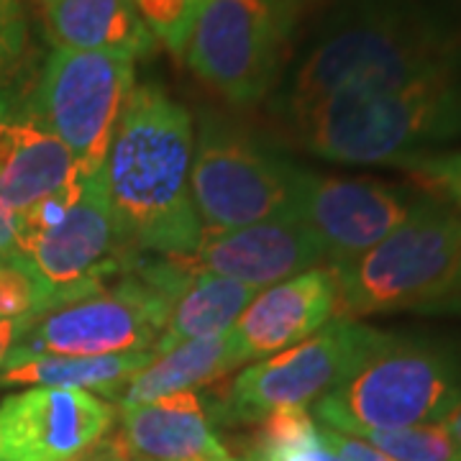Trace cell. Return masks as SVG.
Listing matches in <instances>:
<instances>
[{"label":"cell","mask_w":461,"mask_h":461,"mask_svg":"<svg viewBox=\"0 0 461 461\" xmlns=\"http://www.w3.org/2000/svg\"><path fill=\"white\" fill-rule=\"evenodd\" d=\"M193 121L157 85H136L118 118L103 190L123 247L157 257H190L203 239L193 203Z\"/></svg>","instance_id":"1"},{"label":"cell","mask_w":461,"mask_h":461,"mask_svg":"<svg viewBox=\"0 0 461 461\" xmlns=\"http://www.w3.org/2000/svg\"><path fill=\"white\" fill-rule=\"evenodd\" d=\"M459 67V32L423 0H341L297 59L277 105L285 115Z\"/></svg>","instance_id":"2"},{"label":"cell","mask_w":461,"mask_h":461,"mask_svg":"<svg viewBox=\"0 0 461 461\" xmlns=\"http://www.w3.org/2000/svg\"><path fill=\"white\" fill-rule=\"evenodd\" d=\"M308 151L341 165H395L461 136V67L285 113Z\"/></svg>","instance_id":"3"},{"label":"cell","mask_w":461,"mask_h":461,"mask_svg":"<svg viewBox=\"0 0 461 461\" xmlns=\"http://www.w3.org/2000/svg\"><path fill=\"white\" fill-rule=\"evenodd\" d=\"M461 402V362L441 346L387 333L359 369L313 402L333 430L364 436L441 423Z\"/></svg>","instance_id":"4"},{"label":"cell","mask_w":461,"mask_h":461,"mask_svg":"<svg viewBox=\"0 0 461 461\" xmlns=\"http://www.w3.org/2000/svg\"><path fill=\"white\" fill-rule=\"evenodd\" d=\"M330 269L344 318L423 311L461 282V215L441 203L415 205L377 247Z\"/></svg>","instance_id":"5"},{"label":"cell","mask_w":461,"mask_h":461,"mask_svg":"<svg viewBox=\"0 0 461 461\" xmlns=\"http://www.w3.org/2000/svg\"><path fill=\"white\" fill-rule=\"evenodd\" d=\"M172 300L126 275L90 295L67 300L18 321L5 366L36 357H115L151 351L162 336ZM3 366V369H5Z\"/></svg>","instance_id":"6"},{"label":"cell","mask_w":461,"mask_h":461,"mask_svg":"<svg viewBox=\"0 0 461 461\" xmlns=\"http://www.w3.org/2000/svg\"><path fill=\"white\" fill-rule=\"evenodd\" d=\"M136 87V57L54 50L26 100L29 113L75 157L80 175L100 172L118 118Z\"/></svg>","instance_id":"7"},{"label":"cell","mask_w":461,"mask_h":461,"mask_svg":"<svg viewBox=\"0 0 461 461\" xmlns=\"http://www.w3.org/2000/svg\"><path fill=\"white\" fill-rule=\"evenodd\" d=\"M384 339L382 330L336 315L305 341L239 372L218 415L226 423H259L282 408H308L351 377Z\"/></svg>","instance_id":"8"},{"label":"cell","mask_w":461,"mask_h":461,"mask_svg":"<svg viewBox=\"0 0 461 461\" xmlns=\"http://www.w3.org/2000/svg\"><path fill=\"white\" fill-rule=\"evenodd\" d=\"M293 14L272 0H208L182 57L230 103H259L277 83Z\"/></svg>","instance_id":"9"},{"label":"cell","mask_w":461,"mask_h":461,"mask_svg":"<svg viewBox=\"0 0 461 461\" xmlns=\"http://www.w3.org/2000/svg\"><path fill=\"white\" fill-rule=\"evenodd\" d=\"M303 175L239 136L205 129L190 169V190L203 230L297 218Z\"/></svg>","instance_id":"10"},{"label":"cell","mask_w":461,"mask_h":461,"mask_svg":"<svg viewBox=\"0 0 461 461\" xmlns=\"http://www.w3.org/2000/svg\"><path fill=\"white\" fill-rule=\"evenodd\" d=\"M123 239L103 190L100 172L83 177L67 213L50 229L18 241V257L54 295V305L90 295L123 272Z\"/></svg>","instance_id":"11"},{"label":"cell","mask_w":461,"mask_h":461,"mask_svg":"<svg viewBox=\"0 0 461 461\" xmlns=\"http://www.w3.org/2000/svg\"><path fill=\"white\" fill-rule=\"evenodd\" d=\"M113 405L83 390L32 387L0 402V461H75L113 426Z\"/></svg>","instance_id":"12"},{"label":"cell","mask_w":461,"mask_h":461,"mask_svg":"<svg viewBox=\"0 0 461 461\" xmlns=\"http://www.w3.org/2000/svg\"><path fill=\"white\" fill-rule=\"evenodd\" d=\"M411 211L405 195L382 182L303 175L297 218L313 230L329 267H341L377 247Z\"/></svg>","instance_id":"13"},{"label":"cell","mask_w":461,"mask_h":461,"mask_svg":"<svg viewBox=\"0 0 461 461\" xmlns=\"http://www.w3.org/2000/svg\"><path fill=\"white\" fill-rule=\"evenodd\" d=\"M193 275H215L254 290L318 269L326 254L303 221H269L247 229L203 230L195 254L182 257Z\"/></svg>","instance_id":"14"},{"label":"cell","mask_w":461,"mask_h":461,"mask_svg":"<svg viewBox=\"0 0 461 461\" xmlns=\"http://www.w3.org/2000/svg\"><path fill=\"white\" fill-rule=\"evenodd\" d=\"M336 315V275L330 267H318L259 290L233 323L230 336L247 364L305 341Z\"/></svg>","instance_id":"15"},{"label":"cell","mask_w":461,"mask_h":461,"mask_svg":"<svg viewBox=\"0 0 461 461\" xmlns=\"http://www.w3.org/2000/svg\"><path fill=\"white\" fill-rule=\"evenodd\" d=\"M80 177L69 149L26 105H11L0 93V203L18 215Z\"/></svg>","instance_id":"16"},{"label":"cell","mask_w":461,"mask_h":461,"mask_svg":"<svg viewBox=\"0 0 461 461\" xmlns=\"http://www.w3.org/2000/svg\"><path fill=\"white\" fill-rule=\"evenodd\" d=\"M108 438L129 461H215L226 454L195 393L121 408Z\"/></svg>","instance_id":"17"},{"label":"cell","mask_w":461,"mask_h":461,"mask_svg":"<svg viewBox=\"0 0 461 461\" xmlns=\"http://www.w3.org/2000/svg\"><path fill=\"white\" fill-rule=\"evenodd\" d=\"M44 26L54 50L147 57L157 44L133 0H54L47 3Z\"/></svg>","instance_id":"18"},{"label":"cell","mask_w":461,"mask_h":461,"mask_svg":"<svg viewBox=\"0 0 461 461\" xmlns=\"http://www.w3.org/2000/svg\"><path fill=\"white\" fill-rule=\"evenodd\" d=\"M239 366H244V359L230 330L175 346L165 354H154L151 362L123 387V393L115 397L118 411L177 393H193Z\"/></svg>","instance_id":"19"},{"label":"cell","mask_w":461,"mask_h":461,"mask_svg":"<svg viewBox=\"0 0 461 461\" xmlns=\"http://www.w3.org/2000/svg\"><path fill=\"white\" fill-rule=\"evenodd\" d=\"M257 293L259 290L226 277L193 275V280L172 300L165 330L157 339L151 354H165L187 341L226 333L233 329V323L247 311Z\"/></svg>","instance_id":"20"},{"label":"cell","mask_w":461,"mask_h":461,"mask_svg":"<svg viewBox=\"0 0 461 461\" xmlns=\"http://www.w3.org/2000/svg\"><path fill=\"white\" fill-rule=\"evenodd\" d=\"M151 357V351L115 357H36L0 369V387H57L118 397Z\"/></svg>","instance_id":"21"},{"label":"cell","mask_w":461,"mask_h":461,"mask_svg":"<svg viewBox=\"0 0 461 461\" xmlns=\"http://www.w3.org/2000/svg\"><path fill=\"white\" fill-rule=\"evenodd\" d=\"M379 448L393 461H461V448L446 433L441 423H426L412 429L372 430L357 436Z\"/></svg>","instance_id":"22"},{"label":"cell","mask_w":461,"mask_h":461,"mask_svg":"<svg viewBox=\"0 0 461 461\" xmlns=\"http://www.w3.org/2000/svg\"><path fill=\"white\" fill-rule=\"evenodd\" d=\"M151 36L182 54L200 11L208 0H133Z\"/></svg>","instance_id":"23"},{"label":"cell","mask_w":461,"mask_h":461,"mask_svg":"<svg viewBox=\"0 0 461 461\" xmlns=\"http://www.w3.org/2000/svg\"><path fill=\"white\" fill-rule=\"evenodd\" d=\"M402 169L426 190L461 208V151L423 154L408 159Z\"/></svg>","instance_id":"24"},{"label":"cell","mask_w":461,"mask_h":461,"mask_svg":"<svg viewBox=\"0 0 461 461\" xmlns=\"http://www.w3.org/2000/svg\"><path fill=\"white\" fill-rule=\"evenodd\" d=\"M26 50V18L18 0H0V87L16 72Z\"/></svg>","instance_id":"25"},{"label":"cell","mask_w":461,"mask_h":461,"mask_svg":"<svg viewBox=\"0 0 461 461\" xmlns=\"http://www.w3.org/2000/svg\"><path fill=\"white\" fill-rule=\"evenodd\" d=\"M321 438L333 448V454L341 461H393L390 456H384L379 448L366 444L364 438L333 430L329 426H321Z\"/></svg>","instance_id":"26"},{"label":"cell","mask_w":461,"mask_h":461,"mask_svg":"<svg viewBox=\"0 0 461 461\" xmlns=\"http://www.w3.org/2000/svg\"><path fill=\"white\" fill-rule=\"evenodd\" d=\"M275 461H341L336 454H333V448H330L323 438H321V426H318V436H315L313 441H308L305 446H300L295 451H290V454H285L280 459Z\"/></svg>","instance_id":"27"},{"label":"cell","mask_w":461,"mask_h":461,"mask_svg":"<svg viewBox=\"0 0 461 461\" xmlns=\"http://www.w3.org/2000/svg\"><path fill=\"white\" fill-rule=\"evenodd\" d=\"M14 257H18L16 213H11L0 203V259H14Z\"/></svg>","instance_id":"28"},{"label":"cell","mask_w":461,"mask_h":461,"mask_svg":"<svg viewBox=\"0 0 461 461\" xmlns=\"http://www.w3.org/2000/svg\"><path fill=\"white\" fill-rule=\"evenodd\" d=\"M18 333V321H8V318H0V369L8 362V354L14 348Z\"/></svg>","instance_id":"29"},{"label":"cell","mask_w":461,"mask_h":461,"mask_svg":"<svg viewBox=\"0 0 461 461\" xmlns=\"http://www.w3.org/2000/svg\"><path fill=\"white\" fill-rule=\"evenodd\" d=\"M426 313H456L461 315V282L451 290V293H446L441 300H436V303H430L429 308H423Z\"/></svg>","instance_id":"30"},{"label":"cell","mask_w":461,"mask_h":461,"mask_svg":"<svg viewBox=\"0 0 461 461\" xmlns=\"http://www.w3.org/2000/svg\"><path fill=\"white\" fill-rule=\"evenodd\" d=\"M80 461H129L118 448L113 446L111 438H103L93 451H87Z\"/></svg>","instance_id":"31"},{"label":"cell","mask_w":461,"mask_h":461,"mask_svg":"<svg viewBox=\"0 0 461 461\" xmlns=\"http://www.w3.org/2000/svg\"><path fill=\"white\" fill-rule=\"evenodd\" d=\"M441 426H444L446 433L454 438V444L461 448V402L454 408V411L448 412V415H446L444 420H441Z\"/></svg>","instance_id":"32"},{"label":"cell","mask_w":461,"mask_h":461,"mask_svg":"<svg viewBox=\"0 0 461 461\" xmlns=\"http://www.w3.org/2000/svg\"><path fill=\"white\" fill-rule=\"evenodd\" d=\"M272 3H277V5L287 8V11H295V5H300L303 0H272Z\"/></svg>","instance_id":"33"},{"label":"cell","mask_w":461,"mask_h":461,"mask_svg":"<svg viewBox=\"0 0 461 461\" xmlns=\"http://www.w3.org/2000/svg\"><path fill=\"white\" fill-rule=\"evenodd\" d=\"M215 461H239V459H233V456H229V454H223V456H218Z\"/></svg>","instance_id":"34"},{"label":"cell","mask_w":461,"mask_h":461,"mask_svg":"<svg viewBox=\"0 0 461 461\" xmlns=\"http://www.w3.org/2000/svg\"><path fill=\"white\" fill-rule=\"evenodd\" d=\"M39 3H44V5H47V3H54V0H39Z\"/></svg>","instance_id":"35"},{"label":"cell","mask_w":461,"mask_h":461,"mask_svg":"<svg viewBox=\"0 0 461 461\" xmlns=\"http://www.w3.org/2000/svg\"><path fill=\"white\" fill-rule=\"evenodd\" d=\"M80 459H83V456H80ZM80 459H75V461H80Z\"/></svg>","instance_id":"36"}]
</instances>
